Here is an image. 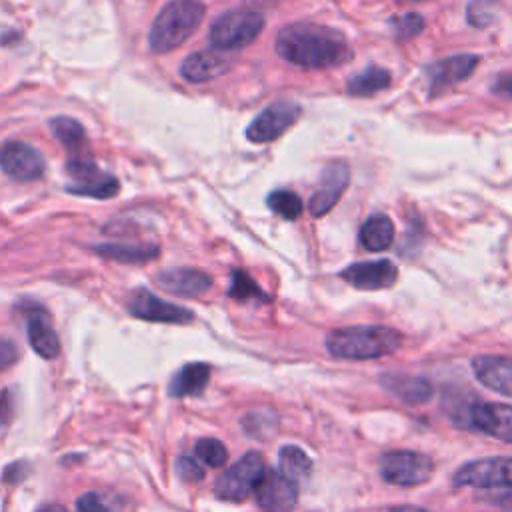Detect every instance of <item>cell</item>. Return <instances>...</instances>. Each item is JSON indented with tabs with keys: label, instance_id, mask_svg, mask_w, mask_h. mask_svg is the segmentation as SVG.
I'll return each instance as SVG.
<instances>
[{
	"label": "cell",
	"instance_id": "6da1fadb",
	"mask_svg": "<svg viewBox=\"0 0 512 512\" xmlns=\"http://www.w3.org/2000/svg\"><path fill=\"white\" fill-rule=\"evenodd\" d=\"M274 48L282 60L308 70L334 68L352 58V48L342 32L314 22L284 26L276 36Z\"/></svg>",
	"mask_w": 512,
	"mask_h": 512
},
{
	"label": "cell",
	"instance_id": "7a4b0ae2",
	"mask_svg": "<svg viewBox=\"0 0 512 512\" xmlns=\"http://www.w3.org/2000/svg\"><path fill=\"white\" fill-rule=\"evenodd\" d=\"M404 338L388 326H348L328 332L326 350L334 358L370 360L396 352Z\"/></svg>",
	"mask_w": 512,
	"mask_h": 512
},
{
	"label": "cell",
	"instance_id": "3957f363",
	"mask_svg": "<svg viewBox=\"0 0 512 512\" xmlns=\"http://www.w3.org/2000/svg\"><path fill=\"white\" fill-rule=\"evenodd\" d=\"M202 18L204 4L200 0H170L150 26V50L156 54L176 50L196 32Z\"/></svg>",
	"mask_w": 512,
	"mask_h": 512
},
{
	"label": "cell",
	"instance_id": "277c9868",
	"mask_svg": "<svg viewBox=\"0 0 512 512\" xmlns=\"http://www.w3.org/2000/svg\"><path fill=\"white\" fill-rule=\"evenodd\" d=\"M264 28V16L256 10L240 8L220 14L208 32L210 44L216 50L232 52L248 46L258 38Z\"/></svg>",
	"mask_w": 512,
	"mask_h": 512
},
{
	"label": "cell",
	"instance_id": "5b68a950",
	"mask_svg": "<svg viewBox=\"0 0 512 512\" xmlns=\"http://www.w3.org/2000/svg\"><path fill=\"white\" fill-rule=\"evenodd\" d=\"M266 468L268 466L262 454L248 452L218 476L214 484V494L226 502H242L254 492Z\"/></svg>",
	"mask_w": 512,
	"mask_h": 512
},
{
	"label": "cell",
	"instance_id": "8992f818",
	"mask_svg": "<svg viewBox=\"0 0 512 512\" xmlns=\"http://www.w3.org/2000/svg\"><path fill=\"white\" fill-rule=\"evenodd\" d=\"M66 174L70 184L66 190L76 196H88L96 200H108L118 194L120 182L116 176L104 172L92 158H68L66 160Z\"/></svg>",
	"mask_w": 512,
	"mask_h": 512
},
{
	"label": "cell",
	"instance_id": "52a82bcc",
	"mask_svg": "<svg viewBox=\"0 0 512 512\" xmlns=\"http://www.w3.org/2000/svg\"><path fill=\"white\" fill-rule=\"evenodd\" d=\"M380 476L396 486H418L434 474V460L414 450H392L380 456Z\"/></svg>",
	"mask_w": 512,
	"mask_h": 512
},
{
	"label": "cell",
	"instance_id": "ba28073f",
	"mask_svg": "<svg viewBox=\"0 0 512 512\" xmlns=\"http://www.w3.org/2000/svg\"><path fill=\"white\" fill-rule=\"evenodd\" d=\"M454 486L506 488L512 486V456H488L466 462L452 478Z\"/></svg>",
	"mask_w": 512,
	"mask_h": 512
},
{
	"label": "cell",
	"instance_id": "9c48e42d",
	"mask_svg": "<svg viewBox=\"0 0 512 512\" xmlns=\"http://www.w3.org/2000/svg\"><path fill=\"white\" fill-rule=\"evenodd\" d=\"M0 168L16 182H34L44 176L46 160L34 146L10 140L0 146Z\"/></svg>",
	"mask_w": 512,
	"mask_h": 512
},
{
	"label": "cell",
	"instance_id": "30bf717a",
	"mask_svg": "<svg viewBox=\"0 0 512 512\" xmlns=\"http://www.w3.org/2000/svg\"><path fill=\"white\" fill-rule=\"evenodd\" d=\"M128 312L140 320L148 322H164V324H188L194 320V314L172 302H166L152 294L146 288H136L128 296Z\"/></svg>",
	"mask_w": 512,
	"mask_h": 512
},
{
	"label": "cell",
	"instance_id": "8fae6325",
	"mask_svg": "<svg viewBox=\"0 0 512 512\" xmlns=\"http://www.w3.org/2000/svg\"><path fill=\"white\" fill-rule=\"evenodd\" d=\"M300 114L302 108L294 102H274L246 128V138L256 144L272 142L288 132L296 124Z\"/></svg>",
	"mask_w": 512,
	"mask_h": 512
},
{
	"label": "cell",
	"instance_id": "7c38bea8",
	"mask_svg": "<svg viewBox=\"0 0 512 512\" xmlns=\"http://www.w3.org/2000/svg\"><path fill=\"white\" fill-rule=\"evenodd\" d=\"M252 494L264 512H290L298 502V486L272 468H266Z\"/></svg>",
	"mask_w": 512,
	"mask_h": 512
},
{
	"label": "cell",
	"instance_id": "4fadbf2b",
	"mask_svg": "<svg viewBox=\"0 0 512 512\" xmlns=\"http://www.w3.org/2000/svg\"><path fill=\"white\" fill-rule=\"evenodd\" d=\"M348 182H350L348 164L346 162H330L322 170L320 182H318L320 186L310 198V204H308L310 214L320 218L326 212H330L338 204L342 192L348 188Z\"/></svg>",
	"mask_w": 512,
	"mask_h": 512
},
{
	"label": "cell",
	"instance_id": "5bb4252c",
	"mask_svg": "<svg viewBox=\"0 0 512 512\" xmlns=\"http://www.w3.org/2000/svg\"><path fill=\"white\" fill-rule=\"evenodd\" d=\"M340 276L358 290H382L396 282L398 268L390 260H364L350 264Z\"/></svg>",
	"mask_w": 512,
	"mask_h": 512
},
{
	"label": "cell",
	"instance_id": "9a60e30c",
	"mask_svg": "<svg viewBox=\"0 0 512 512\" xmlns=\"http://www.w3.org/2000/svg\"><path fill=\"white\" fill-rule=\"evenodd\" d=\"M234 66V58L230 52L224 50H200L192 52L182 64H180V74L184 80L200 84L214 80L222 74H226Z\"/></svg>",
	"mask_w": 512,
	"mask_h": 512
},
{
	"label": "cell",
	"instance_id": "2e32d148",
	"mask_svg": "<svg viewBox=\"0 0 512 512\" xmlns=\"http://www.w3.org/2000/svg\"><path fill=\"white\" fill-rule=\"evenodd\" d=\"M480 58L476 54H456L444 60H438L428 66V80H430V94L436 96L442 90L466 80L478 66Z\"/></svg>",
	"mask_w": 512,
	"mask_h": 512
},
{
	"label": "cell",
	"instance_id": "e0dca14e",
	"mask_svg": "<svg viewBox=\"0 0 512 512\" xmlns=\"http://www.w3.org/2000/svg\"><path fill=\"white\" fill-rule=\"evenodd\" d=\"M470 428L482 430L498 440L512 444V406L494 402H474Z\"/></svg>",
	"mask_w": 512,
	"mask_h": 512
},
{
	"label": "cell",
	"instance_id": "ac0fdd59",
	"mask_svg": "<svg viewBox=\"0 0 512 512\" xmlns=\"http://www.w3.org/2000/svg\"><path fill=\"white\" fill-rule=\"evenodd\" d=\"M156 284L170 294L194 298L212 288V278L196 268H166L156 274Z\"/></svg>",
	"mask_w": 512,
	"mask_h": 512
},
{
	"label": "cell",
	"instance_id": "d6986e66",
	"mask_svg": "<svg viewBox=\"0 0 512 512\" xmlns=\"http://www.w3.org/2000/svg\"><path fill=\"white\" fill-rule=\"evenodd\" d=\"M26 334L34 352L42 358H56L60 352V340L52 326L48 312L36 304L26 312Z\"/></svg>",
	"mask_w": 512,
	"mask_h": 512
},
{
	"label": "cell",
	"instance_id": "ffe728a7",
	"mask_svg": "<svg viewBox=\"0 0 512 512\" xmlns=\"http://www.w3.org/2000/svg\"><path fill=\"white\" fill-rule=\"evenodd\" d=\"M472 370L476 378L490 390L512 398V358L484 354L472 360Z\"/></svg>",
	"mask_w": 512,
	"mask_h": 512
},
{
	"label": "cell",
	"instance_id": "44dd1931",
	"mask_svg": "<svg viewBox=\"0 0 512 512\" xmlns=\"http://www.w3.org/2000/svg\"><path fill=\"white\" fill-rule=\"evenodd\" d=\"M380 384L398 400L406 404H424L432 398L434 388L422 376L402 374V372H388L380 376Z\"/></svg>",
	"mask_w": 512,
	"mask_h": 512
},
{
	"label": "cell",
	"instance_id": "7402d4cb",
	"mask_svg": "<svg viewBox=\"0 0 512 512\" xmlns=\"http://www.w3.org/2000/svg\"><path fill=\"white\" fill-rule=\"evenodd\" d=\"M210 380V366L204 362H190L184 364L168 384V394L174 398L184 396H198Z\"/></svg>",
	"mask_w": 512,
	"mask_h": 512
},
{
	"label": "cell",
	"instance_id": "603a6c76",
	"mask_svg": "<svg viewBox=\"0 0 512 512\" xmlns=\"http://www.w3.org/2000/svg\"><path fill=\"white\" fill-rule=\"evenodd\" d=\"M52 134L68 150L70 158H88V140L84 126L70 116H56L48 122Z\"/></svg>",
	"mask_w": 512,
	"mask_h": 512
},
{
	"label": "cell",
	"instance_id": "cb8c5ba5",
	"mask_svg": "<svg viewBox=\"0 0 512 512\" xmlns=\"http://www.w3.org/2000/svg\"><path fill=\"white\" fill-rule=\"evenodd\" d=\"M94 252L122 264H144L158 258L160 248L156 244H98Z\"/></svg>",
	"mask_w": 512,
	"mask_h": 512
},
{
	"label": "cell",
	"instance_id": "d4e9b609",
	"mask_svg": "<svg viewBox=\"0 0 512 512\" xmlns=\"http://www.w3.org/2000/svg\"><path fill=\"white\" fill-rule=\"evenodd\" d=\"M358 238L366 250L382 252L394 240V224L386 214H374L362 224Z\"/></svg>",
	"mask_w": 512,
	"mask_h": 512
},
{
	"label": "cell",
	"instance_id": "484cf974",
	"mask_svg": "<svg viewBox=\"0 0 512 512\" xmlns=\"http://www.w3.org/2000/svg\"><path fill=\"white\" fill-rule=\"evenodd\" d=\"M392 82V76L382 66H368L362 72L354 74L346 82V90L352 96H370L374 92L386 90Z\"/></svg>",
	"mask_w": 512,
	"mask_h": 512
},
{
	"label": "cell",
	"instance_id": "4316f807",
	"mask_svg": "<svg viewBox=\"0 0 512 512\" xmlns=\"http://www.w3.org/2000/svg\"><path fill=\"white\" fill-rule=\"evenodd\" d=\"M278 462H280V472L288 480H292L296 486L304 484L312 474V460L298 446H292V444L282 446L278 454Z\"/></svg>",
	"mask_w": 512,
	"mask_h": 512
},
{
	"label": "cell",
	"instance_id": "83f0119b",
	"mask_svg": "<svg viewBox=\"0 0 512 512\" xmlns=\"http://www.w3.org/2000/svg\"><path fill=\"white\" fill-rule=\"evenodd\" d=\"M230 298L234 300H256V302H268V294L256 284V280H252L246 272L236 270L232 272V282H230V290H228Z\"/></svg>",
	"mask_w": 512,
	"mask_h": 512
},
{
	"label": "cell",
	"instance_id": "f1b7e54d",
	"mask_svg": "<svg viewBox=\"0 0 512 512\" xmlns=\"http://www.w3.org/2000/svg\"><path fill=\"white\" fill-rule=\"evenodd\" d=\"M268 208L286 220H296L304 210L300 196L292 190H274L268 196Z\"/></svg>",
	"mask_w": 512,
	"mask_h": 512
},
{
	"label": "cell",
	"instance_id": "f546056e",
	"mask_svg": "<svg viewBox=\"0 0 512 512\" xmlns=\"http://www.w3.org/2000/svg\"><path fill=\"white\" fill-rule=\"evenodd\" d=\"M194 452H196V458H198L202 464L212 466V468L222 466V464H226V460H228V450H226V446H224L220 440H216V438H200V440L196 442V446H194Z\"/></svg>",
	"mask_w": 512,
	"mask_h": 512
},
{
	"label": "cell",
	"instance_id": "4dcf8cb0",
	"mask_svg": "<svg viewBox=\"0 0 512 512\" xmlns=\"http://www.w3.org/2000/svg\"><path fill=\"white\" fill-rule=\"evenodd\" d=\"M116 498L102 492H84L76 500L78 512H118L120 508L114 504Z\"/></svg>",
	"mask_w": 512,
	"mask_h": 512
},
{
	"label": "cell",
	"instance_id": "1f68e13d",
	"mask_svg": "<svg viewBox=\"0 0 512 512\" xmlns=\"http://www.w3.org/2000/svg\"><path fill=\"white\" fill-rule=\"evenodd\" d=\"M392 28H394V36L398 40H410V38H414L416 34L422 32L424 18L420 14L408 12V14H402L398 18H394L392 20Z\"/></svg>",
	"mask_w": 512,
	"mask_h": 512
},
{
	"label": "cell",
	"instance_id": "d6a6232c",
	"mask_svg": "<svg viewBox=\"0 0 512 512\" xmlns=\"http://www.w3.org/2000/svg\"><path fill=\"white\" fill-rule=\"evenodd\" d=\"M498 12L496 0H474L468 6V20L474 26H488Z\"/></svg>",
	"mask_w": 512,
	"mask_h": 512
},
{
	"label": "cell",
	"instance_id": "836d02e7",
	"mask_svg": "<svg viewBox=\"0 0 512 512\" xmlns=\"http://www.w3.org/2000/svg\"><path fill=\"white\" fill-rule=\"evenodd\" d=\"M176 474H178L180 480L198 482V480L204 478L206 472H204L202 464H200L196 458H192V456H180V458L176 460Z\"/></svg>",
	"mask_w": 512,
	"mask_h": 512
},
{
	"label": "cell",
	"instance_id": "e575fe53",
	"mask_svg": "<svg viewBox=\"0 0 512 512\" xmlns=\"http://www.w3.org/2000/svg\"><path fill=\"white\" fill-rule=\"evenodd\" d=\"M486 504L496 506L500 510H512V490H502V492H488L482 494V498Z\"/></svg>",
	"mask_w": 512,
	"mask_h": 512
},
{
	"label": "cell",
	"instance_id": "d590c367",
	"mask_svg": "<svg viewBox=\"0 0 512 512\" xmlns=\"http://www.w3.org/2000/svg\"><path fill=\"white\" fill-rule=\"evenodd\" d=\"M18 360V346L12 340H0V370L12 366Z\"/></svg>",
	"mask_w": 512,
	"mask_h": 512
},
{
	"label": "cell",
	"instance_id": "8d00e7d4",
	"mask_svg": "<svg viewBox=\"0 0 512 512\" xmlns=\"http://www.w3.org/2000/svg\"><path fill=\"white\" fill-rule=\"evenodd\" d=\"M494 94L498 96H504V98H512V72L510 74H502L494 86H492Z\"/></svg>",
	"mask_w": 512,
	"mask_h": 512
},
{
	"label": "cell",
	"instance_id": "74e56055",
	"mask_svg": "<svg viewBox=\"0 0 512 512\" xmlns=\"http://www.w3.org/2000/svg\"><path fill=\"white\" fill-rule=\"evenodd\" d=\"M10 418H12V400H10V392H2V396H0V426L8 424Z\"/></svg>",
	"mask_w": 512,
	"mask_h": 512
},
{
	"label": "cell",
	"instance_id": "f35d334b",
	"mask_svg": "<svg viewBox=\"0 0 512 512\" xmlns=\"http://www.w3.org/2000/svg\"><path fill=\"white\" fill-rule=\"evenodd\" d=\"M38 512H68V510L60 504H46V506H40Z\"/></svg>",
	"mask_w": 512,
	"mask_h": 512
},
{
	"label": "cell",
	"instance_id": "ab89813d",
	"mask_svg": "<svg viewBox=\"0 0 512 512\" xmlns=\"http://www.w3.org/2000/svg\"><path fill=\"white\" fill-rule=\"evenodd\" d=\"M390 512H428V510L418 508V506H394V508H390Z\"/></svg>",
	"mask_w": 512,
	"mask_h": 512
},
{
	"label": "cell",
	"instance_id": "60d3db41",
	"mask_svg": "<svg viewBox=\"0 0 512 512\" xmlns=\"http://www.w3.org/2000/svg\"><path fill=\"white\" fill-rule=\"evenodd\" d=\"M396 2H406V4H410V2H420V0H396Z\"/></svg>",
	"mask_w": 512,
	"mask_h": 512
}]
</instances>
